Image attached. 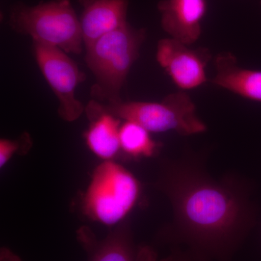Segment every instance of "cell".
<instances>
[{
    "label": "cell",
    "mask_w": 261,
    "mask_h": 261,
    "mask_svg": "<svg viewBox=\"0 0 261 261\" xmlns=\"http://www.w3.org/2000/svg\"><path fill=\"white\" fill-rule=\"evenodd\" d=\"M260 5H261V0H260Z\"/></svg>",
    "instance_id": "obj_16"
},
{
    "label": "cell",
    "mask_w": 261,
    "mask_h": 261,
    "mask_svg": "<svg viewBox=\"0 0 261 261\" xmlns=\"http://www.w3.org/2000/svg\"><path fill=\"white\" fill-rule=\"evenodd\" d=\"M166 168L161 185L172 205L176 238L202 257L228 256L252 226L248 198L191 163Z\"/></svg>",
    "instance_id": "obj_1"
},
{
    "label": "cell",
    "mask_w": 261,
    "mask_h": 261,
    "mask_svg": "<svg viewBox=\"0 0 261 261\" xmlns=\"http://www.w3.org/2000/svg\"><path fill=\"white\" fill-rule=\"evenodd\" d=\"M84 10L80 23L86 50L108 33L126 21L128 0H80Z\"/></svg>",
    "instance_id": "obj_9"
},
{
    "label": "cell",
    "mask_w": 261,
    "mask_h": 261,
    "mask_svg": "<svg viewBox=\"0 0 261 261\" xmlns=\"http://www.w3.org/2000/svg\"><path fill=\"white\" fill-rule=\"evenodd\" d=\"M216 75L212 84L250 100L261 102V70L239 66L233 53L222 51L215 57Z\"/></svg>",
    "instance_id": "obj_10"
},
{
    "label": "cell",
    "mask_w": 261,
    "mask_h": 261,
    "mask_svg": "<svg viewBox=\"0 0 261 261\" xmlns=\"http://www.w3.org/2000/svg\"><path fill=\"white\" fill-rule=\"evenodd\" d=\"M33 47L38 66L59 101L60 116L65 121H75L84 111L75 94L79 84L85 80V74L59 48L35 41Z\"/></svg>",
    "instance_id": "obj_6"
},
{
    "label": "cell",
    "mask_w": 261,
    "mask_h": 261,
    "mask_svg": "<svg viewBox=\"0 0 261 261\" xmlns=\"http://www.w3.org/2000/svg\"><path fill=\"white\" fill-rule=\"evenodd\" d=\"M139 184L132 173L117 163L99 165L84 198L86 214L106 225L119 222L128 214L138 197Z\"/></svg>",
    "instance_id": "obj_5"
},
{
    "label": "cell",
    "mask_w": 261,
    "mask_h": 261,
    "mask_svg": "<svg viewBox=\"0 0 261 261\" xmlns=\"http://www.w3.org/2000/svg\"><path fill=\"white\" fill-rule=\"evenodd\" d=\"M86 245L89 261H135L133 240L129 229L125 225L116 228L102 242L88 243Z\"/></svg>",
    "instance_id": "obj_12"
},
{
    "label": "cell",
    "mask_w": 261,
    "mask_h": 261,
    "mask_svg": "<svg viewBox=\"0 0 261 261\" xmlns=\"http://www.w3.org/2000/svg\"><path fill=\"white\" fill-rule=\"evenodd\" d=\"M207 8L206 0H161L158 4L164 32L187 45L200 37Z\"/></svg>",
    "instance_id": "obj_8"
},
{
    "label": "cell",
    "mask_w": 261,
    "mask_h": 261,
    "mask_svg": "<svg viewBox=\"0 0 261 261\" xmlns=\"http://www.w3.org/2000/svg\"><path fill=\"white\" fill-rule=\"evenodd\" d=\"M98 109L127 121L135 122L149 132L174 130L181 135L205 132L206 126L196 113L191 97L184 91L166 96L161 102L130 101L113 104L93 99Z\"/></svg>",
    "instance_id": "obj_4"
},
{
    "label": "cell",
    "mask_w": 261,
    "mask_h": 261,
    "mask_svg": "<svg viewBox=\"0 0 261 261\" xmlns=\"http://www.w3.org/2000/svg\"><path fill=\"white\" fill-rule=\"evenodd\" d=\"M9 25L18 34L65 53L79 55L83 50L80 20L70 0L42 2L35 6L17 3L10 10Z\"/></svg>",
    "instance_id": "obj_3"
},
{
    "label": "cell",
    "mask_w": 261,
    "mask_h": 261,
    "mask_svg": "<svg viewBox=\"0 0 261 261\" xmlns=\"http://www.w3.org/2000/svg\"><path fill=\"white\" fill-rule=\"evenodd\" d=\"M19 145L20 144L16 141L5 140V139L0 141V166L1 167L4 166L13 156V153L18 150Z\"/></svg>",
    "instance_id": "obj_14"
},
{
    "label": "cell",
    "mask_w": 261,
    "mask_h": 261,
    "mask_svg": "<svg viewBox=\"0 0 261 261\" xmlns=\"http://www.w3.org/2000/svg\"><path fill=\"white\" fill-rule=\"evenodd\" d=\"M85 110L92 121L86 133L87 145L100 159H112L121 149L120 118L98 109L93 99L89 102Z\"/></svg>",
    "instance_id": "obj_11"
},
{
    "label": "cell",
    "mask_w": 261,
    "mask_h": 261,
    "mask_svg": "<svg viewBox=\"0 0 261 261\" xmlns=\"http://www.w3.org/2000/svg\"><path fill=\"white\" fill-rule=\"evenodd\" d=\"M149 132L138 123L126 121L120 128L121 148L132 157L153 155L158 145Z\"/></svg>",
    "instance_id": "obj_13"
},
{
    "label": "cell",
    "mask_w": 261,
    "mask_h": 261,
    "mask_svg": "<svg viewBox=\"0 0 261 261\" xmlns=\"http://www.w3.org/2000/svg\"><path fill=\"white\" fill-rule=\"evenodd\" d=\"M162 261H189L188 259L183 254L179 252H175L171 256L168 257V258L164 259Z\"/></svg>",
    "instance_id": "obj_15"
},
{
    "label": "cell",
    "mask_w": 261,
    "mask_h": 261,
    "mask_svg": "<svg viewBox=\"0 0 261 261\" xmlns=\"http://www.w3.org/2000/svg\"><path fill=\"white\" fill-rule=\"evenodd\" d=\"M172 39H161L156 59L173 83L181 90H191L207 82L206 67L212 56L207 48L192 49Z\"/></svg>",
    "instance_id": "obj_7"
},
{
    "label": "cell",
    "mask_w": 261,
    "mask_h": 261,
    "mask_svg": "<svg viewBox=\"0 0 261 261\" xmlns=\"http://www.w3.org/2000/svg\"><path fill=\"white\" fill-rule=\"evenodd\" d=\"M145 29L127 23L99 38L86 51L85 61L95 78L91 89L94 100L121 102V92L132 65L140 56Z\"/></svg>",
    "instance_id": "obj_2"
}]
</instances>
